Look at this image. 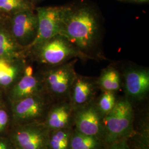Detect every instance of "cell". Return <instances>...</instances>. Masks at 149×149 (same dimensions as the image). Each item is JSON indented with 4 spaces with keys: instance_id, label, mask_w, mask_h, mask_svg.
Returning <instances> with one entry per match:
<instances>
[{
    "instance_id": "obj_1",
    "label": "cell",
    "mask_w": 149,
    "mask_h": 149,
    "mask_svg": "<svg viewBox=\"0 0 149 149\" xmlns=\"http://www.w3.org/2000/svg\"><path fill=\"white\" fill-rule=\"evenodd\" d=\"M98 13L86 4L64 6L60 34L66 38L81 52L93 56L101 36Z\"/></svg>"
},
{
    "instance_id": "obj_2",
    "label": "cell",
    "mask_w": 149,
    "mask_h": 149,
    "mask_svg": "<svg viewBox=\"0 0 149 149\" xmlns=\"http://www.w3.org/2000/svg\"><path fill=\"white\" fill-rule=\"evenodd\" d=\"M38 60L52 67L67 63L72 59H95L81 52L64 36L58 34L33 47Z\"/></svg>"
},
{
    "instance_id": "obj_3",
    "label": "cell",
    "mask_w": 149,
    "mask_h": 149,
    "mask_svg": "<svg viewBox=\"0 0 149 149\" xmlns=\"http://www.w3.org/2000/svg\"><path fill=\"white\" fill-rule=\"evenodd\" d=\"M133 118V109L129 101L124 99L117 101L103 119L107 143L111 145L125 138L131 131Z\"/></svg>"
},
{
    "instance_id": "obj_4",
    "label": "cell",
    "mask_w": 149,
    "mask_h": 149,
    "mask_svg": "<svg viewBox=\"0 0 149 149\" xmlns=\"http://www.w3.org/2000/svg\"><path fill=\"white\" fill-rule=\"evenodd\" d=\"M64 8V6L42 7L36 8L38 20L37 34L34 41L26 48V50L60 34Z\"/></svg>"
},
{
    "instance_id": "obj_5",
    "label": "cell",
    "mask_w": 149,
    "mask_h": 149,
    "mask_svg": "<svg viewBox=\"0 0 149 149\" xmlns=\"http://www.w3.org/2000/svg\"><path fill=\"white\" fill-rule=\"evenodd\" d=\"M38 28L37 15L33 9L20 11L12 15L10 32L18 43L26 49L34 41Z\"/></svg>"
},
{
    "instance_id": "obj_6",
    "label": "cell",
    "mask_w": 149,
    "mask_h": 149,
    "mask_svg": "<svg viewBox=\"0 0 149 149\" xmlns=\"http://www.w3.org/2000/svg\"><path fill=\"white\" fill-rule=\"evenodd\" d=\"M77 59L52 67L45 75L49 90L57 96H64L69 93L77 76L74 64Z\"/></svg>"
},
{
    "instance_id": "obj_7",
    "label": "cell",
    "mask_w": 149,
    "mask_h": 149,
    "mask_svg": "<svg viewBox=\"0 0 149 149\" xmlns=\"http://www.w3.org/2000/svg\"><path fill=\"white\" fill-rule=\"evenodd\" d=\"M126 92L132 99L144 98L149 90V70L135 68L129 70L125 74Z\"/></svg>"
},
{
    "instance_id": "obj_8",
    "label": "cell",
    "mask_w": 149,
    "mask_h": 149,
    "mask_svg": "<svg viewBox=\"0 0 149 149\" xmlns=\"http://www.w3.org/2000/svg\"><path fill=\"white\" fill-rule=\"evenodd\" d=\"M75 122L77 131L87 135L97 137L101 130L100 113L93 106L84 107L77 112Z\"/></svg>"
},
{
    "instance_id": "obj_9",
    "label": "cell",
    "mask_w": 149,
    "mask_h": 149,
    "mask_svg": "<svg viewBox=\"0 0 149 149\" xmlns=\"http://www.w3.org/2000/svg\"><path fill=\"white\" fill-rule=\"evenodd\" d=\"M15 140L21 149H47L48 136L45 130L31 126L17 132Z\"/></svg>"
},
{
    "instance_id": "obj_10",
    "label": "cell",
    "mask_w": 149,
    "mask_h": 149,
    "mask_svg": "<svg viewBox=\"0 0 149 149\" xmlns=\"http://www.w3.org/2000/svg\"><path fill=\"white\" fill-rule=\"evenodd\" d=\"M43 99L37 95L30 96L18 101L14 108L16 117L22 120H29L39 117L44 109Z\"/></svg>"
},
{
    "instance_id": "obj_11",
    "label": "cell",
    "mask_w": 149,
    "mask_h": 149,
    "mask_svg": "<svg viewBox=\"0 0 149 149\" xmlns=\"http://www.w3.org/2000/svg\"><path fill=\"white\" fill-rule=\"evenodd\" d=\"M41 83L33 72L24 70L21 80L15 86L12 91V98L15 101L30 96L37 95L41 90Z\"/></svg>"
},
{
    "instance_id": "obj_12",
    "label": "cell",
    "mask_w": 149,
    "mask_h": 149,
    "mask_svg": "<svg viewBox=\"0 0 149 149\" xmlns=\"http://www.w3.org/2000/svg\"><path fill=\"white\" fill-rule=\"evenodd\" d=\"M94 85L90 78L77 76L71 87V101L74 106H85L92 98Z\"/></svg>"
},
{
    "instance_id": "obj_13",
    "label": "cell",
    "mask_w": 149,
    "mask_h": 149,
    "mask_svg": "<svg viewBox=\"0 0 149 149\" xmlns=\"http://www.w3.org/2000/svg\"><path fill=\"white\" fill-rule=\"evenodd\" d=\"M20 58H0V85H10L24 69Z\"/></svg>"
},
{
    "instance_id": "obj_14",
    "label": "cell",
    "mask_w": 149,
    "mask_h": 149,
    "mask_svg": "<svg viewBox=\"0 0 149 149\" xmlns=\"http://www.w3.org/2000/svg\"><path fill=\"white\" fill-rule=\"evenodd\" d=\"M26 49L19 44L11 32L0 27V58H21Z\"/></svg>"
},
{
    "instance_id": "obj_15",
    "label": "cell",
    "mask_w": 149,
    "mask_h": 149,
    "mask_svg": "<svg viewBox=\"0 0 149 149\" xmlns=\"http://www.w3.org/2000/svg\"><path fill=\"white\" fill-rule=\"evenodd\" d=\"M71 107L66 103H63L54 107L48 116V127L54 130L64 129L69 123Z\"/></svg>"
},
{
    "instance_id": "obj_16",
    "label": "cell",
    "mask_w": 149,
    "mask_h": 149,
    "mask_svg": "<svg viewBox=\"0 0 149 149\" xmlns=\"http://www.w3.org/2000/svg\"><path fill=\"white\" fill-rule=\"evenodd\" d=\"M103 91L115 92L120 87V76L117 70L109 67L103 70L97 82Z\"/></svg>"
},
{
    "instance_id": "obj_17",
    "label": "cell",
    "mask_w": 149,
    "mask_h": 149,
    "mask_svg": "<svg viewBox=\"0 0 149 149\" xmlns=\"http://www.w3.org/2000/svg\"><path fill=\"white\" fill-rule=\"evenodd\" d=\"M100 146L98 138L77 132L70 138V149H97Z\"/></svg>"
},
{
    "instance_id": "obj_18",
    "label": "cell",
    "mask_w": 149,
    "mask_h": 149,
    "mask_svg": "<svg viewBox=\"0 0 149 149\" xmlns=\"http://www.w3.org/2000/svg\"><path fill=\"white\" fill-rule=\"evenodd\" d=\"M33 8L34 5L27 0H0V12L11 16L20 11Z\"/></svg>"
},
{
    "instance_id": "obj_19",
    "label": "cell",
    "mask_w": 149,
    "mask_h": 149,
    "mask_svg": "<svg viewBox=\"0 0 149 149\" xmlns=\"http://www.w3.org/2000/svg\"><path fill=\"white\" fill-rule=\"evenodd\" d=\"M70 134L66 129L56 130L49 140L51 149H69Z\"/></svg>"
},
{
    "instance_id": "obj_20",
    "label": "cell",
    "mask_w": 149,
    "mask_h": 149,
    "mask_svg": "<svg viewBox=\"0 0 149 149\" xmlns=\"http://www.w3.org/2000/svg\"><path fill=\"white\" fill-rule=\"evenodd\" d=\"M117 102L113 92L104 91L100 97L97 108L100 113L106 116L111 112Z\"/></svg>"
},
{
    "instance_id": "obj_21",
    "label": "cell",
    "mask_w": 149,
    "mask_h": 149,
    "mask_svg": "<svg viewBox=\"0 0 149 149\" xmlns=\"http://www.w3.org/2000/svg\"><path fill=\"white\" fill-rule=\"evenodd\" d=\"M8 120V116L5 111L0 109V131L5 128Z\"/></svg>"
},
{
    "instance_id": "obj_22",
    "label": "cell",
    "mask_w": 149,
    "mask_h": 149,
    "mask_svg": "<svg viewBox=\"0 0 149 149\" xmlns=\"http://www.w3.org/2000/svg\"><path fill=\"white\" fill-rule=\"evenodd\" d=\"M110 149H129V148L125 141L120 140L111 144Z\"/></svg>"
},
{
    "instance_id": "obj_23",
    "label": "cell",
    "mask_w": 149,
    "mask_h": 149,
    "mask_svg": "<svg viewBox=\"0 0 149 149\" xmlns=\"http://www.w3.org/2000/svg\"><path fill=\"white\" fill-rule=\"evenodd\" d=\"M129 2H136V3H144V2H148L149 0H127Z\"/></svg>"
},
{
    "instance_id": "obj_24",
    "label": "cell",
    "mask_w": 149,
    "mask_h": 149,
    "mask_svg": "<svg viewBox=\"0 0 149 149\" xmlns=\"http://www.w3.org/2000/svg\"><path fill=\"white\" fill-rule=\"evenodd\" d=\"M0 149H7L6 144L1 141H0Z\"/></svg>"
},
{
    "instance_id": "obj_25",
    "label": "cell",
    "mask_w": 149,
    "mask_h": 149,
    "mask_svg": "<svg viewBox=\"0 0 149 149\" xmlns=\"http://www.w3.org/2000/svg\"><path fill=\"white\" fill-rule=\"evenodd\" d=\"M27 1H28V2H31V3H32V4L34 5V3H36V2H39V1H41L42 0H27Z\"/></svg>"
},
{
    "instance_id": "obj_26",
    "label": "cell",
    "mask_w": 149,
    "mask_h": 149,
    "mask_svg": "<svg viewBox=\"0 0 149 149\" xmlns=\"http://www.w3.org/2000/svg\"></svg>"
}]
</instances>
